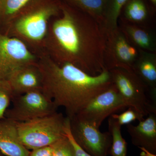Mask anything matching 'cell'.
<instances>
[{
	"instance_id": "7402d4cb",
	"label": "cell",
	"mask_w": 156,
	"mask_h": 156,
	"mask_svg": "<svg viewBox=\"0 0 156 156\" xmlns=\"http://www.w3.org/2000/svg\"><path fill=\"white\" fill-rule=\"evenodd\" d=\"M52 156H75L72 145L66 135L52 144Z\"/></svg>"
},
{
	"instance_id": "7a4b0ae2",
	"label": "cell",
	"mask_w": 156,
	"mask_h": 156,
	"mask_svg": "<svg viewBox=\"0 0 156 156\" xmlns=\"http://www.w3.org/2000/svg\"><path fill=\"white\" fill-rule=\"evenodd\" d=\"M43 78L42 91L69 119L80 112L93 98L112 86L109 71L89 75L71 63L58 64L44 53L38 55Z\"/></svg>"
},
{
	"instance_id": "e0dca14e",
	"label": "cell",
	"mask_w": 156,
	"mask_h": 156,
	"mask_svg": "<svg viewBox=\"0 0 156 156\" xmlns=\"http://www.w3.org/2000/svg\"><path fill=\"white\" fill-rule=\"evenodd\" d=\"M66 4L86 13L100 25L103 23L108 0H64Z\"/></svg>"
},
{
	"instance_id": "d4e9b609",
	"label": "cell",
	"mask_w": 156,
	"mask_h": 156,
	"mask_svg": "<svg viewBox=\"0 0 156 156\" xmlns=\"http://www.w3.org/2000/svg\"><path fill=\"white\" fill-rule=\"evenodd\" d=\"M52 145L35 149L30 151L29 156H52Z\"/></svg>"
},
{
	"instance_id": "5b68a950",
	"label": "cell",
	"mask_w": 156,
	"mask_h": 156,
	"mask_svg": "<svg viewBox=\"0 0 156 156\" xmlns=\"http://www.w3.org/2000/svg\"><path fill=\"white\" fill-rule=\"evenodd\" d=\"M113 84L128 107H131L142 119L156 114V107L149 96L147 88L132 69L115 68L110 70Z\"/></svg>"
},
{
	"instance_id": "ffe728a7",
	"label": "cell",
	"mask_w": 156,
	"mask_h": 156,
	"mask_svg": "<svg viewBox=\"0 0 156 156\" xmlns=\"http://www.w3.org/2000/svg\"><path fill=\"white\" fill-rule=\"evenodd\" d=\"M128 0H108L107 8L101 27L105 33L116 29L123 7Z\"/></svg>"
},
{
	"instance_id": "603a6c76",
	"label": "cell",
	"mask_w": 156,
	"mask_h": 156,
	"mask_svg": "<svg viewBox=\"0 0 156 156\" xmlns=\"http://www.w3.org/2000/svg\"><path fill=\"white\" fill-rule=\"evenodd\" d=\"M110 116L116 120L121 126L131 124L132 122L136 120L140 122L144 119H142L135 110L131 107H128L127 110L120 114H114Z\"/></svg>"
},
{
	"instance_id": "8992f818",
	"label": "cell",
	"mask_w": 156,
	"mask_h": 156,
	"mask_svg": "<svg viewBox=\"0 0 156 156\" xmlns=\"http://www.w3.org/2000/svg\"><path fill=\"white\" fill-rule=\"evenodd\" d=\"M12 106L5 117L16 122H23L52 114L58 108L42 90L27 92L13 97Z\"/></svg>"
},
{
	"instance_id": "7c38bea8",
	"label": "cell",
	"mask_w": 156,
	"mask_h": 156,
	"mask_svg": "<svg viewBox=\"0 0 156 156\" xmlns=\"http://www.w3.org/2000/svg\"><path fill=\"white\" fill-rule=\"evenodd\" d=\"M132 69L147 88L151 101L156 107V53L139 50Z\"/></svg>"
},
{
	"instance_id": "44dd1931",
	"label": "cell",
	"mask_w": 156,
	"mask_h": 156,
	"mask_svg": "<svg viewBox=\"0 0 156 156\" xmlns=\"http://www.w3.org/2000/svg\"><path fill=\"white\" fill-rule=\"evenodd\" d=\"M14 94L9 81L0 80V119L5 118Z\"/></svg>"
},
{
	"instance_id": "484cf974",
	"label": "cell",
	"mask_w": 156,
	"mask_h": 156,
	"mask_svg": "<svg viewBox=\"0 0 156 156\" xmlns=\"http://www.w3.org/2000/svg\"><path fill=\"white\" fill-rule=\"evenodd\" d=\"M138 148L141 151L140 153V156H156L155 154L152 153L145 148L142 147H138Z\"/></svg>"
},
{
	"instance_id": "277c9868",
	"label": "cell",
	"mask_w": 156,
	"mask_h": 156,
	"mask_svg": "<svg viewBox=\"0 0 156 156\" xmlns=\"http://www.w3.org/2000/svg\"><path fill=\"white\" fill-rule=\"evenodd\" d=\"M68 117L56 112L23 122L17 123L20 138L29 150L52 145L66 136Z\"/></svg>"
},
{
	"instance_id": "ba28073f",
	"label": "cell",
	"mask_w": 156,
	"mask_h": 156,
	"mask_svg": "<svg viewBox=\"0 0 156 156\" xmlns=\"http://www.w3.org/2000/svg\"><path fill=\"white\" fill-rule=\"evenodd\" d=\"M38 56L22 41L0 30V80H7L17 68L37 62Z\"/></svg>"
},
{
	"instance_id": "cb8c5ba5",
	"label": "cell",
	"mask_w": 156,
	"mask_h": 156,
	"mask_svg": "<svg viewBox=\"0 0 156 156\" xmlns=\"http://www.w3.org/2000/svg\"><path fill=\"white\" fill-rule=\"evenodd\" d=\"M65 132L66 136H67L70 142L72 145L75 156H92L78 145V144L76 142L75 140L74 139L71 133L70 129V119L68 117L67 122L66 126Z\"/></svg>"
},
{
	"instance_id": "2e32d148",
	"label": "cell",
	"mask_w": 156,
	"mask_h": 156,
	"mask_svg": "<svg viewBox=\"0 0 156 156\" xmlns=\"http://www.w3.org/2000/svg\"><path fill=\"white\" fill-rule=\"evenodd\" d=\"M123 8L122 22L149 26V12L144 0H128Z\"/></svg>"
},
{
	"instance_id": "ac0fdd59",
	"label": "cell",
	"mask_w": 156,
	"mask_h": 156,
	"mask_svg": "<svg viewBox=\"0 0 156 156\" xmlns=\"http://www.w3.org/2000/svg\"><path fill=\"white\" fill-rule=\"evenodd\" d=\"M37 0H0V30L4 33L14 17Z\"/></svg>"
},
{
	"instance_id": "52a82bcc",
	"label": "cell",
	"mask_w": 156,
	"mask_h": 156,
	"mask_svg": "<svg viewBox=\"0 0 156 156\" xmlns=\"http://www.w3.org/2000/svg\"><path fill=\"white\" fill-rule=\"evenodd\" d=\"M69 119L71 133L78 145L92 156H107L112 144L108 131L101 132L76 115Z\"/></svg>"
},
{
	"instance_id": "9a60e30c",
	"label": "cell",
	"mask_w": 156,
	"mask_h": 156,
	"mask_svg": "<svg viewBox=\"0 0 156 156\" xmlns=\"http://www.w3.org/2000/svg\"><path fill=\"white\" fill-rule=\"evenodd\" d=\"M119 27L128 41L138 50L156 53V35L149 27L123 22Z\"/></svg>"
},
{
	"instance_id": "9c48e42d",
	"label": "cell",
	"mask_w": 156,
	"mask_h": 156,
	"mask_svg": "<svg viewBox=\"0 0 156 156\" xmlns=\"http://www.w3.org/2000/svg\"><path fill=\"white\" fill-rule=\"evenodd\" d=\"M127 107L118 89L113 84L106 91L95 96L76 116L99 128L106 118Z\"/></svg>"
},
{
	"instance_id": "6da1fadb",
	"label": "cell",
	"mask_w": 156,
	"mask_h": 156,
	"mask_svg": "<svg viewBox=\"0 0 156 156\" xmlns=\"http://www.w3.org/2000/svg\"><path fill=\"white\" fill-rule=\"evenodd\" d=\"M106 36L101 26L86 13L61 4V13L50 21L44 53L58 63H71L89 75L106 69Z\"/></svg>"
},
{
	"instance_id": "4fadbf2b",
	"label": "cell",
	"mask_w": 156,
	"mask_h": 156,
	"mask_svg": "<svg viewBox=\"0 0 156 156\" xmlns=\"http://www.w3.org/2000/svg\"><path fill=\"white\" fill-rule=\"evenodd\" d=\"M137 126L126 125L132 144L156 154V114H150Z\"/></svg>"
},
{
	"instance_id": "5bb4252c",
	"label": "cell",
	"mask_w": 156,
	"mask_h": 156,
	"mask_svg": "<svg viewBox=\"0 0 156 156\" xmlns=\"http://www.w3.org/2000/svg\"><path fill=\"white\" fill-rule=\"evenodd\" d=\"M0 151L6 156H29L30 151L21 142L17 123L6 117L0 119Z\"/></svg>"
},
{
	"instance_id": "4316f807",
	"label": "cell",
	"mask_w": 156,
	"mask_h": 156,
	"mask_svg": "<svg viewBox=\"0 0 156 156\" xmlns=\"http://www.w3.org/2000/svg\"><path fill=\"white\" fill-rule=\"evenodd\" d=\"M152 5H153L154 7H156V0H150Z\"/></svg>"
},
{
	"instance_id": "d6986e66",
	"label": "cell",
	"mask_w": 156,
	"mask_h": 156,
	"mask_svg": "<svg viewBox=\"0 0 156 156\" xmlns=\"http://www.w3.org/2000/svg\"><path fill=\"white\" fill-rule=\"evenodd\" d=\"M108 132L112 137V144L108 154L112 156H127V143L123 138L121 127L111 116L108 120Z\"/></svg>"
},
{
	"instance_id": "3957f363",
	"label": "cell",
	"mask_w": 156,
	"mask_h": 156,
	"mask_svg": "<svg viewBox=\"0 0 156 156\" xmlns=\"http://www.w3.org/2000/svg\"><path fill=\"white\" fill-rule=\"evenodd\" d=\"M61 3L37 0L10 23L3 33L22 41L38 56L44 53V44L51 20L61 13Z\"/></svg>"
},
{
	"instance_id": "8fae6325",
	"label": "cell",
	"mask_w": 156,
	"mask_h": 156,
	"mask_svg": "<svg viewBox=\"0 0 156 156\" xmlns=\"http://www.w3.org/2000/svg\"><path fill=\"white\" fill-rule=\"evenodd\" d=\"M7 80L14 96L31 91L42 90L43 78L37 62L17 68L10 74Z\"/></svg>"
},
{
	"instance_id": "30bf717a",
	"label": "cell",
	"mask_w": 156,
	"mask_h": 156,
	"mask_svg": "<svg viewBox=\"0 0 156 156\" xmlns=\"http://www.w3.org/2000/svg\"><path fill=\"white\" fill-rule=\"evenodd\" d=\"M104 62L108 70L122 68L132 69L139 50L128 41L119 27L105 33Z\"/></svg>"
},
{
	"instance_id": "83f0119b",
	"label": "cell",
	"mask_w": 156,
	"mask_h": 156,
	"mask_svg": "<svg viewBox=\"0 0 156 156\" xmlns=\"http://www.w3.org/2000/svg\"><path fill=\"white\" fill-rule=\"evenodd\" d=\"M0 156H6L4 155L3 154H2V153H1V152L0 151Z\"/></svg>"
}]
</instances>
